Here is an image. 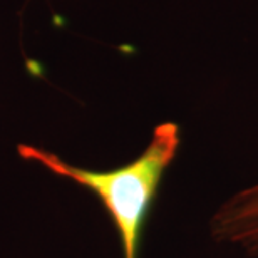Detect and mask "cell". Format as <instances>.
<instances>
[{
	"mask_svg": "<svg viewBox=\"0 0 258 258\" xmlns=\"http://www.w3.org/2000/svg\"><path fill=\"white\" fill-rule=\"evenodd\" d=\"M179 144V126L168 121L154 127L148 146L138 158L107 171L74 166L59 154L32 144H19L17 153L25 161L40 164L55 176L94 195L116 226L122 258H139L144 223L164 173L176 158Z\"/></svg>",
	"mask_w": 258,
	"mask_h": 258,
	"instance_id": "obj_1",
	"label": "cell"
},
{
	"mask_svg": "<svg viewBox=\"0 0 258 258\" xmlns=\"http://www.w3.org/2000/svg\"><path fill=\"white\" fill-rule=\"evenodd\" d=\"M211 233L221 243L253 251L258 245V183L235 193L216 210Z\"/></svg>",
	"mask_w": 258,
	"mask_h": 258,
	"instance_id": "obj_2",
	"label": "cell"
},
{
	"mask_svg": "<svg viewBox=\"0 0 258 258\" xmlns=\"http://www.w3.org/2000/svg\"><path fill=\"white\" fill-rule=\"evenodd\" d=\"M256 255H258V248H256Z\"/></svg>",
	"mask_w": 258,
	"mask_h": 258,
	"instance_id": "obj_3",
	"label": "cell"
}]
</instances>
